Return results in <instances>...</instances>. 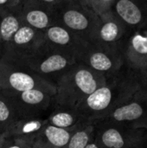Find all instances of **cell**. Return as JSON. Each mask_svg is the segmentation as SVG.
<instances>
[{"mask_svg":"<svg viewBox=\"0 0 147 148\" xmlns=\"http://www.w3.org/2000/svg\"><path fill=\"white\" fill-rule=\"evenodd\" d=\"M4 90V64L3 60H0V94Z\"/></svg>","mask_w":147,"mask_h":148,"instance_id":"obj_26","label":"cell"},{"mask_svg":"<svg viewBox=\"0 0 147 148\" xmlns=\"http://www.w3.org/2000/svg\"><path fill=\"white\" fill-rule=\"evenodd\" d=\"M105 83L104 75L77 62L55 82V108L75 109L87 96Z\"/></svg>","mask_w":147,"mask_h":148,"instance_id":"obj_1","label":"cell"},{"mask_svg":"<svg viewBox=\"0 0 147 148\" xmlns=\"http://www.w3.org/2000/svg\"><path fill=\"white\" fill-rule=\"evenodd\" d=\"M0 60H1V59H0Z\"/></svg>","mask_w":147,"mask_h":148,"instance_id":"obj_31","label":"cell"},{"mask_svg":"<svg viewBox=\"0 0 147 148\" xmlns=\"http://www.w3.org/2000/svg\"><path fill=\"white\" fill-rule=\"evenodd\" d=\"M33 1H36L41 4H43V5H46L54 9L57 7L62 2H63V0H33Z\"/></svg>","mask_w":147,"mask_h":148,"instance_id":"obj_25","label":"cell"},{"mask_svg":"<svg viewBox=\"0 0 147 148\" xmlns=\"http://www.w3.org/2000/svg\"><path fill=\"white\" fill-rule=\"evenodd\" d=\"M48 116H21L5 133L6 140H22L34 143L38 134L49 123Z\"/></svg>","mask_w":147,"mask_h":148,"instance_id":"obj_12","label":"cell"},{"mask_svg":"<svg viewBox=\"0 0 147 148\" xmlns=\"http://www.w3.org/2000/svg\"><path fill=\"white\" fill-rule=\"evenodd\" d=\"M5 141H6L5 135L3 134H0V148L3 147V146L5 144Z\"/></svg>","mask_w":147,"mask_h":148,"instance_id":"obj_29","label":"cell"},{"mask_svg":"<svg viewBox=\"0 0 147 148\" xmlns=\"http://www.w3.org/2000/svg\"><path fill=\"white\" fill-rule=\"evenodd\" d=\"M48 121L50 125L68 130H75L90 122L81 116L76 109L64 108H55L49 113Z\"/></svg>","mask_w":147,"mask_h":148,"instance_id":"obj_16","label":"cell"},{"mask_svg":"<svg viewBox=\"0 0 147 148\" xmlns=\"http://www.w3.org/2000/svg\"><path fill=\"white\" fill-rule=\"evenodd\" d=\"M63 1H74V0H63ZM85 1V0H84Z\"/></svg>","mask_w":147,"mask_h":148,"instance_id":"obj_30","label":"cell"},{"mask_svg":"<svg viewBox=\"0 0 147 148\" xmlns=\"http://www.w3.org/2000/svg\"><path fill=\"white\" fill-rule=\"evenodd\" d=\"M18 11L23 23L40 31L44 32L49 26L56 23L55 9L33 0H22Z\"/></svg>","mask_w":147,"mask_h":148,"instance_id":"obj_9","label":"cell"},{"mask_svg":"<svg viewBox=\"0 0 147 148\" xmlns=\"http://www.w3.org/2000/svg\"><path fill=\"white\" fill-rule=\"evenodd\" d=\"M16 103L11 95L0 94V134H5L11 125L20 118Z\"/></svg>","mask_w":147,"mask_h":148,"instance_id":"obj_18","label":"cell"},{"mask_svg":"<svg viewBox=\"0 0 147 148\" xmlns=\"http://www.w3.org/2000/svg\"><path fill=\"white\" fill-rule=\"evenodd\" d=\"M85 2L95 11L96 7H97V3H98V0H85Z\"/></svg>","mask_w":147,"mask_h":148,"instance_id":"obj_28","label":"cell"},{"mask_svg":"<svg viewBox=\"0 0 147 148\" xmlns=\"http://www.w3.org/2000/svg\"><path fill=\"white\" fill-rule=\"evenodd\" d=\"M113 11L127 25L140 28L147 22V0H115Z\"/></svg>","mask_w":147,"mask_h":148,"instance_id":"obj_13","label":"cell"},{"mask_svg":"<svg viewBox=\"0 0 147 148\" xmlns=\"http://www.w3.org/2000/svg\"><path fill=\"white\" fill-rule=\"evenodd\" d=\"M144 114V109L141 105L137 102H131L123 106H120L113 109L109 116L112 120L122 122L131 121L139 119Z\"/></svg>","mask_w":147,"mask_h":148,"instance_id":"obj_19","label":"cell"},{"mask_svg":"<svg viewBox=\"0 0 147 148\" xmlns=\"http://www.w3.org/2000/svg\"><path fill=\"white\" fill-rule=\"evenodd\" d=\"M99 144L105 148H123L126 141L123 134L118 129L109 127L101 133Z\"/></svg>","mask_w":147,"mask_h":148,"instance_id":"obj_21","label":"cell"},{"mask_svg":"<svg viewBox=\"0 0 147 148\" xmlns=\"http://www.w3.org/2000/svg\"><path fill=\"white\" fill-rule=\"evenodd\" d=\"M4 64L3 93L15 95L30 89L55 90V82L45 79L16 62L2 59Z\"/></svg>","mask_w":147,"mask_h":148,"instance_id":"obj_4","label":"cell"},{"mask_svg":"<svg viewBox=\"0 0 147 148\" xmlns=\"http://www.w3.org/2000/svg\"><path fill=\"white\" fill-rule=\"evenodd\" d=\"M125 56L131 67L147 70V29L139 30L130 37Z\"/></svg>","mask_w":147,"mask_h":148,"instance_id":"obj_14","label":"cell"},{"mask_svg":"<svg viewBox=\"0 0 147 148\" xmlns=\"http://www.w3.org/2000/svg\"><path fill=\"white\" fill-rule=\"evenodd\" d=\"M85 148H101V147L100 146L99 142L96 141V140H94V138H93V139L89 141V143L86 146V147Z\"/></svg>","mask_w":147,"mask_h":148,"instance_id":"obj_27","label":"cell"},{"mask_svg":"<svg viewBox=\"0 0 147 148\" xmlns=\"http://www.w3.org/2000/svg\"><path fill=\"white\" fill-rule=\"evenodd\" d=\"M94 134V127L93 122L87 123L75 129L68 144L64 148H85L93 139Z\"/></svg>","mask_w":147,"mask_h":148,"instance_id":"obj_20","label":"cell"},{"mask_svg":"<svg viewBox=\"0 0 147 148\" xmlns=\"http://www.w3.org/2000/svg\"><path fill=\"white\" fill-rule=\"evenodd\" d=\"M22 0H0V14L18 8Z\"/></svg>","mask_w":147,"mask_h":148,"instance_id":"obj_24","label":"cell"},{"mask_svg":"<svg viewBox=\"0 0 147 148\" xmlns=\"http://www.w3.org/2000/svg\"><path fill=\"white\" fill-rule=\"evenodd\" d=\"M56 23L87 42L94 41L100 16L84 1H63L55 8Z\"/></svg>","mask_w":147,"mask_h":148,"instance_id":"obj_2","label":"cell"},{"mask_svg":"<svg viewBox=\"0 0 147 148\" xmlns=\"http://www.w3.org/2000/svg\"><path fill=\"white\" fill-rule=\"evenodd\" d=\"M44 40L56 49L75 54L77 58L88 43L65 27L57 23L45 29Z\"/></svg>","mask_w":147,"mask_h":148,"instance_id":"obj_10","label":"cell"},{"mask_svg":"<svg viewBox=\"0 0 147 148\" xmlns=\"http://www.w3.org/2000/svg\"><path fill=\"white\" fill-rule=\"evenodd\" d=\"M3 148H33V143L22 140H6Z\"/></svg>","mask_w":147,"mask_h":148,"instance_id":"obj_23","label":"cell"},{"mask_svg":"<svg viewBox=\"0 0 147 148\" xmlns=\"http://www.w3.org/2000/svg\"><path fill=\"white\" fill-rule=\"evenodd\" d=\"M55 90L30 89L11 95L20 116H43L55 108Z\"/></svg>","mask_w":147,"mask_h":148,"instance_id":"obj_7","label":"cell"},{"mask_svg":"<svg viewBox=\"0 0 147 148\" xmlns=\"http://www.w3.org/2000/svg\"><path fill=\"white\" fill-rule=\"evenodd\" d=\"M78 62L94 71L105 75L117 69L121 64V56L117 45L88 42L78 56Z\"/></svg>","mask_w":147,"mask_h":148,"instance_id":"obj_5","label":"cell"},{"mask_svg":"<svg viewBox=\"0 0 147 148\" xmlns=\"http://www.w3.org/2000/svg\"><path fill=\"white\" fill-rule=\"evenodd\" d=\"M75 130L56 127L48 123L33 143V148H64Z\"/></svg>","mask_w":147,"mask_h":148,"instance_id":"obj_15","label":"cell"},{"mask_svg":"<svg viewBox=\"0 0 147 148\" xmlns=\"http://www.w3.org/2000/svg\"><path fill=\"white\" fill-rule=\"evenodd\" d=\"M113 101V90L111 86L105 83L87 96L75 109L87 121L93 122L105 115Z\"/></svg>","mask_w":147,"mask_h":148,"instance_id":"obj_8","label":"cell"},{"mask_svg":"<svg viewBox=\"0 0 147 148\" xmlns=\"http://www.w3.org/2000/svg\"><path fill=\"white\" fill-rule=\"evenodd\" d=\"M100 23L97 28L94 42L107 45H117L126 33L127 25L112 9L100 16Z\"/></svg>","mask_w":147,"mask_h":148,"instance_id":"obj_11","label":"cell"},{"mask_svg":"<svg viewBox=\"0 0 147 148\" xmlns=\"http://www.w3.org/2000/svg\"><path fill=\"white\" fill-rule=\"evenodd\" d=\"M77 62L78 58L75 54L56 49L44 40L42 45L32 56L16 63L47 79V75H61Z\"/></svg>","mask_w":147,"mask_h":148,"instance_id":"obj_3","label":"cell"},{"mask_svg":"<svg viewBox=\"0 0 147 148\" xmlns=\"http://www.w3.org/2000/svg\"><path fill=\"white\" fill-rule=\"evenodd\" d=\"M22 24L18 8L0 14V49H4Z\"/></svg>","mask_w":147,"mask_h":148,"instance_id":"obj_17","label":"cell"},{"mask_svg":"<svg viewBox=\"0 0 147 148\" xmlns=\"http://www.w3.org/2000/svg\"><path fill=\"white\" fill-rule=\"evenodd\" d=\"M114 3H115V0H98L95 12L99 16H101L108 12L109 10H111L114 5Z\"/></svg>","mask_w":147,"mask_h":148,"instance_id":"obj_22","label":"cell"},{"mask_svg":"<svg viewBox=\"0 0 147 148\" xmlns=\"http://www.w3.org/2000/svg\"><path fill=\"white\" fill-rule=\"evenodd\" d=\"M44 42V32L23 23L4 48L1 59L14 62L32 56Z\"/></svg>","mask_w":147,"mask_h":148,"instance_id":"obj_6","label":"cell"}]
</instances>
